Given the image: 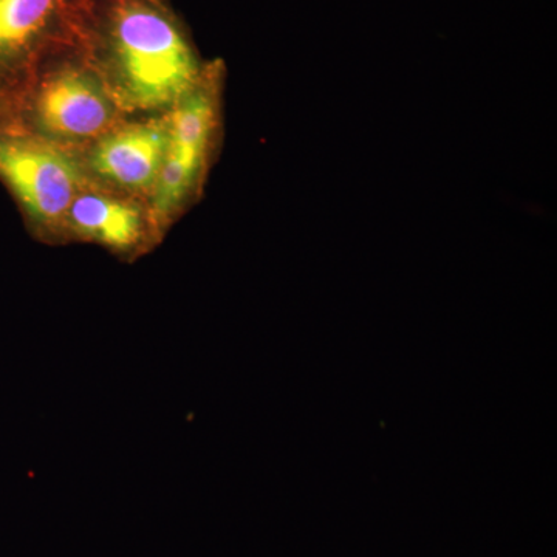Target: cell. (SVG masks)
Instances as JSON below:
<instances>
[{
    "label": "cell",
    "instance_id": "3957f363",
    "mask_svg": "<svg viewBox=\"0 0 557 557\" xmlns=\"http://www.w3.org/2000/svg\"><path fill=\"white\" fill-rule=\"evenodd\" d=\"M226 67L211 61L200 83L168 112L166 152L149 205L163 236L203 197L225 134Z\"/></svg>",
    "mask_w": 557,
    "mask_h": 557
},
{
    "label": "cell",
    "instance_id": "277c9868",
    "mask_svg": "<svg viewBox=\"0 0 557 557\" xmlns=\"http://www.w3.org/2000/svg\"><path fill=\"white\" fill-rule=\"evenodd\" d=\"M86 182L78 153L47 141L0 110V185L33 239L65 247V215Z\"/></svg>",
    "mask_w": 557,
    "mask_h": 557
},
{
    "label": "cell",
    "instance_id": "52a82bcc",
    "mask_svg": "<svg viewBox=\"0 0 557 557\" xmlns=\"http://www.w3.org/2000/svg\"><path fill=\"white\" fill-rule=\"evenodd\" d=\"M69 0H0V95L17 83L51 49L73 40L61 32Z\"/></svg>",
    "mask_w": 557,
    "mask_h": 557
},
{
    "label": "cell",
    "instance_id": "5b68a950",
    "mask_svg": "<svg viewBox=\"0 0 557 557\" xmlns=\"http://www.w3.org/2000/svg\"><path fill=\"white\" fill-rule=\"evenodd\" d=\"M65 245L90 244L121 262H137L163 244L148 200L84 183L65 215Z\"/></svg>",
    "mask_w": 557,
    "mask_h": 557
},
{
    "label": "cell",
    "instance_id": "6da1fadb",
    "mask_svg": "<svg viewBox=\"0 0 557 557\" xmlns=\"http://www.w3.org/2000/svg\"><path fill=\"white\" fill-rule=\"evenodd\" d=\"M73 35L126 116L170 112L207 73L209 62L159 0H87Z\"/></svg>",
    "mask_w": 557,
    "mask_h": 557
},
{
    "label": "cell",
    "instance_id": "7a4b0ae2",
    "mask_svg": "<svg viewBox=\"0 0 557 557\" xmlns=\"http://www.w3.org/2000/svg\"><path fill=\"white\" fill-rule=\"evenodd\" d=\"M0 110L75 153L126 119L75 39L47 51L13 89L0 95Z\"/></svg>",
    "mask_w": 557,
    "mask_h": 557
},
{
    "label": "cell",
    "instance_id": "8992f818",
    "mask_svg": "<svg viewBox=\"0 0 557 557\" xmlns=\"http://www.w3.org/2000/svg\"><path fill=\"white\" fill-rule=\"evenodd\" d=\"M168 113L126 116L81 150L84 177L94 185L150 199L166 152Z\"/></svg>",
    "mask_w": 557,
    "mask_h": 557
}]
</instances>
